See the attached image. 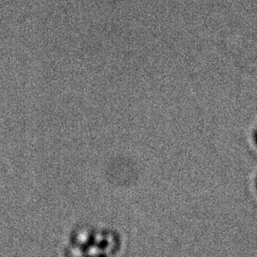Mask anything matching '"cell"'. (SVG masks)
<instances>
[{
    "mask_svg": "<svg viewBox=\"0 0 257 257\" xmlns=\"http://www.w3.org/2000/svg\"><path fill=\"white\" fill-rule=\"evenodd\" d=\"M120 248L118 235L92 226L75 228L67 238L66 257H114Z\"/></svg>",
    "mask_w": 257,
    "mask_h": 257,
    "instance_id": "6da1fadb",
    "label": "cell"
}]
</instances>
